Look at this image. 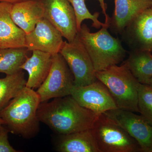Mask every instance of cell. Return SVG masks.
<instances>
[{"instance_id":"cell-24","label":"cell","mask_w":152,"mask_h":152,"mask_svg":"<svg viewBox=\"0 0 152 152\" xmlns=\"http://www.w3.org/2000/svg\"><path fill=\"white\" fill-rule=\"evenodd\" d=\"M98 1H99V2L100 3L101 8L102 9L103 13L104 15L105 16V23L106 25H107L109 27L110 18L109 17L108 15H107V12H106L107 9V4H106L104 2V0H98Z\"/></svg>"},{"instance_id":"cell-16","label":"cell","mask_w":152,"mask_h":152,"mask_svg":"<svg viewBox=\"0 0 152 152\" xmlns=\"http://www.w3.org/2000/svg\"><path fill=\"white\" fill-rule=\"evenodd\" d=\"M32 53L20 68L28 75L26 87L34 90L38 89L46 78L51 67L53 56L40 51Z\"/></svg>"},{"instance_id":"cell-9","label":"cell","mask_w":152,"mask_h":152,"mask_svg":"<svg viewBox=\"0 0 152 152\" xmlns=\"http://www.w3.org/2000/svg\"><path fill=\"white\" fill-rule=\"evenodd\" d=\"M71 95L82 107L98 115L118 108L107 87L98 80L84 86H74Z\"/></svg>"},{"instance_id":"cell-25","label":"cell","mask_w":152,"mask_h":152,"mask_svg":"<svg viewBox=\"0 0 152 152\" xmlns=\"http://www.w3.org/2000/svg\"><path fill=\"white\" fill-rule=\"evenodd\" d=\"M30 0H0V2H5L14 4L17 3H20Z\"/></svg>"},{"instance_id":"cell-7","label":"cell","mask_w":152,"mask_h":152,"mask_svg":"<svg viewBox=\"0 0 152 152\" xmlns=\"http://www.w3.org/2000/svg\"><path fill=\"white\" fill-rule=\"evenodd\" d=\"M74 77L65 60L59 53L53 56L51 67L43 83L36 91L41 102L71 95Z\"/></svg>"},{"instance_id":"cell-18","label":"cell","mask_w":152,"mask_h":152,"mask_svg":"<svg viewBox=\"0 0 152 152\" xmlns=\"http://www.w3.org/2000/svg\"><path fill=\"white\" fill-rule=\"evenodd\" d=\"M125 63L140 83L152 77V53L149 51H131Z\"/></svg>"},{"instance_id":"cell-15","label":"cell","mask_w":152,"mask_h":152,"mask_svg":"<svg viewBox=\"0 0 152 152\" xmlns=\"http://www.w3.org/2000/svg\"><path fill=\"white\" fill-rule=\"evenodd\" d=\"M44 9L41 0H30L13 4L11 16L14 23L24 31L29 34L38 22L44 18Z\"/></svg>"},{"instance_id":"cell-28","label":"cell","mask_w":152,"mask_h":152,"mask_svg":"<svg viewBox=\"0 0 152 152\" xmlns=\"http://www.w3.org/2000/svg\"></svg>"},{"instance_id":"cell-2","label":"cell","mask_w":152,"mask_h":152,"mask_svg":"<svg viewBox=\"0 0 152 152\" xmlns=\"http://www.w3.org/2000/svg\"><path fill=\"white\" fill-rule=\"evenodd\" d=\"M40 99L37 91L25 87L0 112L10 132L29 139L39 131L37 111Z\"/></svg>"},{"instance_id":"cell-17","label":"cell","mask_w":152,"mask_h":152,"mask_svg":"<svg viewBox=\"0 0 152 152\" xmlns=\"http://www.w3.org/2000/svg\"><path fill=\"white\" fill-rule=\"evenodd\" d=\"M56 143L60 152H100L92 129L61 135Z\"/></svg>"},{"instance_id":"cell-27","label":"cell","mask_w":152,"mask_h":152,"mask_svg":"<svg viewBox=\"0 0 152 152\" xmlns=\"http://www.w3.org/2000/svg\"><path fill=\"white\" fill-rule=\"evenodd\" d=\"M5 125V122L1 118H0V126H3V125L4 126Z\"/></svg>"},{"instance_id":"cell-14","label":"cell","mask_w":152,"mask_h":152,"mask_svg":"<svg viewBox=\"0 0 152 152\" xmlns=\"http://www.w3.org/2000/svg\"><path fill=\"white\" fill-rule=\"evenodd\" d=\"M12 5L0 2V49L26 48V33L11 18Z\"/></svg>"},{"instance_id":"cell-13","label":"cell","mask_w":152,"mask_h":152,"mask_svg":"<svg viewBox=\"0 0 152 152\" xmlns=\"http://www.w3.org/2000/svg\"><path fill=\"white\" fill-rule=\"evenodd\" d=\"M114 2L115 10L109 28L120 34L137 15L152 8V0H114Z\"/></svg>"},{"instance_id":"cell-8","label":"cell","mask_w":152,"mask_h":152,"mask_svg":"<svg viewBox=\"0 0 152 152\" xmlns=\"http://www.w3.org/2000/svg\"><path fill=\"white\" fill-rule=\"evenodd\" d=\"M117 108L104 113L138 143L142 152H152V125L141 115Z\"/></svg>"},{"instance_id":"cell-12","label":"cell","mask_w":152,"mask_h":152,"mask_svg":"<svg viewBox=\"0 0 152 152\" xmlns=\"http://www.w3.org/2000/svg\"><path fill=\"white\" fill-rule=\"evenodd\" d=\"M63 37L58 30L43 18L31 32L26 34V47L29 51H40L53 56L59 53Z\"/></svg>"},{"instance_id":"cell-23","label":"cell","mask_w":152,"mask_h":152,"mask_svg":"<svg viewBox=\"0 0 152 152\" xmlns=\"http://www.w3.org/2000/svg\"><path fill=\"white\" fill-rule=\"evenodd\" d=\"M0 126V152H18L11 145L8 140V133L10 132L7 128Z\"/></svg>"},{"instance_id":"cell-6","label":"cell","mask_w":152,"mask_h":152,"mask_svg":"<svg viewBox=\"0 0 152 152\" xmlns=\"http://www.w3.org/2000/svg\"><path fill=\"white\" fill-rule=\"evenodd\" d=\"M59 53L73 75L74 86H84L97 80L91 59L77 34L72 42L64 41Z\"/></svg>"},{"instance_id":"cell-19","label":"cell","mask_w":152,"mask_h":152,"mask_svg":"<svg viewBox=\"0 0 152 152\" xmlns=\"http://www.w3.org/2000/svg\"><path fill=\"white\" fill-rule=\"evenodd\" d=\"M26 83L23 70L0 78V112L26 86Z\"/></svg>"},{"instance_id":"cell-4","label":"cell","mask_w":152,"mask_h":152,"mask_svg":"<svg viewBox=\"0 0 152 152\" xmlns=\"http://www.w3.org/2000/svg\"><path fill=\"white\" fill-rule=\"evenodd\" d=\"M97 80L105 85L118 108L139 113L138 88L140 83L124 62L96 72Z\"/></svg>"},{"instance_id":"cell-1","label":"cell","mask_w":152,"mask_h":152,"mask_svg":"<svg viewBox=\"0 0 152 152\" xmlns=\"http://www.w3.org/2000/svg\"><path fill=\"white\" fill-rule=\"evenodd\" d=\"M99 115L82 107L71 95L41 102L37 111L40 122L58 135L92 129Z\"/></svg>"},{"instance_id":"cell-11","label":"cell","mask_w":152,"mask_h":152,"mask_svg":"<svg viewBox=\"0 0 152 152\" xmlns=\"http://www.w3.org/2000/svg\"><path fill=\"white\" fill-rule=\"evenodd\" d=\"M131 51L146 50L152 53V8L137 16L121 34Z\"/></svg>"},{"instance_id":"cell-3","label":"cell","mask_w":152,"mask_h":152,"mask_svg":"<svg viewBox=\"0 0 152 152\" xmlns=\"http://www.w3.org/2000/svg\"><path fill=\"white\" fill-rule=\"evenodd\" d=\"M108 28L102 27L96 32L92 33L83 24L77 31V34L89 55L96 72L118 64L126 55V50L120 39L113 37Z\"/></svg>"},{"instance_id":"cell-10","label":"cell","mask_w":152,"mask_h":152,"mask_svg":"<svg viewBox=\"0 0 152 152\" xmlns=\"http://www.w3.org/2000/svg\"><path fill=\"white\" fill-rule=\"evenodd\" d=\"M44 18L58 30L63 37L71 42L77 34L75 13L68 0H41Z\"/></svg>"},{"instance_id":"cell-21","label":"cell","mask_w":152,"mask_h":152,"mask_svg":"<svg viewBox=\"0 0 152 152\" xmlns=\"http://www.w3.org/2000/svg\"><path fill=\"white\" fill-rule=\"evenodd\" d=\"M72 6L75 13L77 31L80 29L83 21L87 19L93 21L92 26L96 28L102 27L109 28L105 23H102L99 20L100 13L96 12L92 14L87 8L85 0H68Z\"/></svg>"},{"instance_id":"cell-22","label":"cell","mask_w":152,"mask_h":152,"mask_svg":"<svg viewBox=\"0 0 152 152\" xmlns=\"http://www.w3.org/2000/svg\"><path fill=\"white\" fill-rule=\"evenodd\" d=\"M138 106L139 113L152 125V87L140 83Z\"/></svg>"},{"instance_id":"cell-5","label":"cell","mask_w":152,"mask_h":152,"mask_svg":"<svg viewBox=\"0 0 152 152\" xmlns=\"http://www.w3.org/2000/svg\"><path fill=\"white\" fill-rule=\"evenodd\" d=\"M92 130L100 152H142L135 140L105 114L99 115Z\"/></svg>"},{"instance_id":"cell-26","label":"cell","mask_w":152,"mask_h":152,"mask_svg":"<svg viewBox=\"0 0 152 152\" xmlns=\"http://www.w3.org/2000/svg\"><path fill=\"white\" fill-rule=\"evenodd\" d=\"M144 84L148 85L152 87V77L149 80H148L145 82L144 83Z\"/></svg>"},{"instance_id":"cell-20","label":"cell","mask_w":152,"mask_h":152,"mask_svg":"<svg viewBox=\"0 0 152 152\" xmlns=\"http://www.w3.org/2000/svg\"><path fill=\"white\" fill-rule=\"evenodd\" d=\"M26 48L0 49V73L12 75L21 70L22 65L28 57Z\"/></svg>"}]
</instances>
